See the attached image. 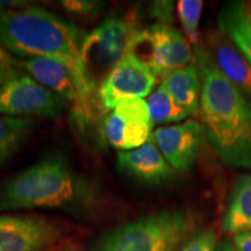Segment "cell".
<instances>
[{
	"label": "cell",
	"instance_id": "cell-1",
	"mask_svg": "<svg viewBox=\"0 0 251 251\" xmlns=\"http://www.w3.org/2000/svg\"><path fill=\"white\" fill-rule=\"evenodd\" d=\"M102 201L100 185L75 170L61 153L46 156L0 190V212L51 209L90 219L98 214Z\"/></svg>",
	"mask_w": 251,
	"mask_h": 251
},
{
	"label": "cell",
	"instance_id": "cell-6",
	"mask_svg": "<svg viewBox=\"0 0 251 251\" xmlns=\"http://www.w3.org/2000/svg\"><path fill=\"white\" fill-rule=\"evenodd\" d=\"M127 54L144 65L157 79L194 62L190 42L171 25L156 23L140 29L131 40Z\"/></svg>",
	"mask_w": 251,
	"mask_h": 251
},
{
	"label": "cell",
	"instance_id": "cell-10",
	"mask_svg": "<svg viewBox=\"0 0 251 251\" xmlns=\"http://www.w3.org/2000/svg\"><path fill=\"white\" fill-rule=\"evenodd\" d=\"M61 236V227L42 216H0V251H43Z\"/></svg>",
	"mask_w": 251,
	"mask_h": 251
},
{
	"label": "cell",
	"instance_id": "cell-15",
	"mask_svg": "<svg viewBox=\"0 0 251 251\" xmlns=\"http://www.w3.org/2000/svg\"><path fill=\"white\" fill-rule=\"evenodd\" d=\"M218 27L251 64V5L243 1L225 5L218 14Z\"/></svg>",
	"mask_w": 251,
	"mask_h": 251
},
{
	"label": "cell",
	"instance_id": "cell-7",
	"mask_svg": "<svg viewBox=\"0 0 251 251\" xmlns=\"http://www.w3.org/2000/svg\"><path fill=\"white\" fill-rule=\"evenodd\" d=\"M65 102L27 74H15L0 86V115L57 119Z\"/></svg>",
	"mask_w": 251,
	"mask_h": 251
},
{
	"label": "cell",
	"instance_id": "cell-13",
	"mask_svg": "<svg viewBox=\"0 0 251 251\" xmlns=\"http://www.w3.org/2000/svg\"><path fill=\"white\" fill-rule=\"evenodd\" d=\"M117 166L122 174L148 185H162L175 178V170L151 139L140 148L121 151Z\"/></svg>",
	"mask_w": 251,
	"mask_h": 251
},
{
	"label": "cell",
	"instance_id": "cell-22",
	"mask_svg": "<svg viewBox=\"0 0 251 251\" xmlns=\"http://www.w3.org/2000/svg\"><path fill=\"white\" fill-rule=\"evenodd\" d=\"M62 7L72 15L77 17H92L99 13L105 6V2L96 0H64Z\"/></svg>",
	"mask_w": 251,
	"mask_h": 251
},
{
	"label": "cell",
	"instance_id": "cell-9",
	"mask_svg": "<svg viewBox=\"0 0 251 251\" xmlns=\"http://www.w3.org/2000/svg\"><path fill=\"white\" fill-rule=\"evenodd\" d=\"M148 105L142 98H126L103 119V136L107 146L122 151L142 147L152 134Z\"/></svg>",
	"mask_w": 251,
	"mask_h": 251
},
{
	"label": "cell",
	"instance_id": "cell-19",
	"mask_svg": "<svg viewBox=\"0 0 251 251\" xmlns=\"http://www.w3.org/2000/svg\"><path fill=\"white\" fill-rule=\"evenodd\" d=\"M147 105L152 124H174L183 121L188 117L187 113L175 101L163 83L149 97Z\"/></svg>",
	"mask_w": 251,
	"mask_h": 251
},
{
	"label": "cell",
	"instance_id": "cell-12",
	"mask_svg": "<svg viewBox=\"0 0 251 251\" xmlns=\"http://www.w3.org/2000/svg\"><path fill=\"white\" fill-rule=\"evenodd\" d=\"M156 80L148 69L127 54L100 84L98 98L102 107L109 112L122 99L149 96Z\"/></svg>",
	"mask_w": 251,
	"mask_h": 251
},
{
	"label": "cell",
	"instance_id": "cell-21",
	"mask_svg": "<svg viewBox=\"0 0 251 251\" xmlns=\"http://www.w3.org/2000/svg\"><path fill=\"white\" fill-rule=\"evenodd\" d=\"M216 234L211 228H203L191 234L176 251H215Z\"/></svg>",
	"mask_w": 251,
	"mask_h": 251
},
{
	"label": "cell",
	"instance_id": "cell-24",
	"mask_svg": "<svg viewBox=\"0 0 251 251\" xmlns=\"http://www.w3.org/2000/svg\"><path fill=\"white\" fill-rule=\"evenodd\" d=\"M18 67L19 63L15 62L13 56L0 45V76L4 77L5 79H8L9 77L18 74Z\"/></svg>",
	"mask_w": 251,
	"mask_h": 251
},
{
	"label": "cell",
	"instance_id": "cell-18",
	"mask_svg": "<svg viewBox=\"0 0 251 251\" xmlns=\"http://www.w3.org/2000/svg\"><path fill=\"white\" fill-rule=\"evenodd\" d=\"M33 119L0 115V166L18 151L34 129Z\"/></svg>",
	"mask_w": 251,
	"mask_h": 251
},
{
	"label": "cell",
	"instance_id": "cell-8",
	"mask_svg": "<svg viewBox=\"0 0 251 251\" xmlns=\"http://www.w3.org/2000/svg\"><path fill=\"white\" fill-rule=\"evenodd\" d=\"M19 67L65 102L77 105L98 92L87 85L77 59L59 56L35 57L20 62Z\"/></svg>",
	"mask_w": 251,
	"mask_h": 251
},
{
	"label": "cell",
	"instance_id": "cell-5",
	"mask_svg": "<svg viewBox=\"0 0 251 251\" xmlns=\"http://www.w3.org/2000/svg\"><path fill=\"white\" fill-rule=\"evenodd\" d=\"M139 30V24L134 15L114 14L86 34L79 62L91 90L98 91L109 72L127 55L131 40Z\"/></svg>",
	"mask_w": 251,
	"mask_h": 251
},
{
	"label": "cell",
	"instance_id": "cell-23",
	"mask_svg": "<svg viewBox=\"0 0 251 251\" xmlns=\"http://www.w3.org/2000/svg\"><path fill=\"white\" fill-rule=\"evenodd\" d=\"M175 2L174 1H153L150 5L149 13L158 20L159 24L171 25L175 21Z\"/></svg>",
	"mask_w": 251,
	"mask_h": 251
},
{
	"label": "cell",
	"instance_id": "cell-17",
	"mask_svg": "<svg viewBox=\"0 0 251 251\" xmlns=\"http://www.w3.org/2000/svg\"><path fill=\"white\" fill-rule=\"evenodd\" d=\"M226 234L251 230V174L237 178L222 219Z\"/></svg>",
	"mask_w": 251,
	"mask_h": 251
},
{
	"label": "cell",
	"instance_id": "cell-3",
	"mask_svg": "<svg viewBox=\"0 0 251 251\" xmlns=\"http://www.w3.org/2000/svg\"><path fill=\"white\" fill-rule=\"evenodd\" d=\"M86 33L36 6L0 11V45L20 57L59 56L79 61Z\"/></svg>",
	"mask_w": 251,
	"mask_h": 251
},
{
	"label": "cell",
	"instance_id": "cell-4",
	"mask_svg": "<svg viewBox=\"0 0 251 251\" xmlns=\"http://www.w3.org/2000/svg\"><path fill=\"white\" fill-rule=\"evenodd\" d=\"M193 220L181 209H164L99 235L90 251H176L191 235Z\"/></svg>",
	"mask_w": 251,
	"mask_h": 251
},
{
	"label": "cell",
	"instance_id": "cell-2",
	"mask_svg": "<svg viewBox=\"0 0 251 251\" xmlns=\"http://www.w3.org/2000/svg\"><path fill=\"white\" fill-rule=\"evenodd\" d=\"M201 81L200 117L206 139L226 165L251 169V102L220 71L206 47L194 46Z\"/></svg>",
	"mask_w": 251,
	"mask_h": 251
},
{
	"label": "cell",
	"instance_id": "cell-26",
	"mask_svg": "<svg viewBox=\"0 0 251 251\" xmlns=\"http://www.w3.org/2000/svg\"><path fill=\"white\" fill-rule=\"evenodd\" d=\"M215 251H236V249H235L234 244L231 243L230 240L225 238V240H222L221 242L218 244Z\"/></svg>",
	"mask_w": 251,
	"mask_h": 251
},
{
	"label": "cell",
	"instance_id": "cell-20",
	"mask_svg": "<svg viewBox=\"0 0 251 251\" xmlns=\"http://www.w3.org/2000/svg\"><path fill=\"white\" fill-rule=\"evenodd\" d=\"M203 2L200 0H179L176 5L177 17L183 27L185 37L192 45H199V23Z\"/></svg>",
	"mask_w": 251,
	"mask_h": 251
},
{
	"label": "cell",
	"instance_id": "cell-11",
	"mask_svg": "<svg viewBox=\"0 0 251 251\" xmlns=\"http://www.w3.org/2000/svg\"><path fill=\"white\" fill-rule=\"evenodd\" d=\"M205 137L202 124L187 120L184 124L157 128L150 139L174 170L186 174L196 164Z\"/></svg>",
	"mask_w": 251,
	"mask_h": 251
},
{
	"label": "cell",
	"instance_id": "cell-16",
	"mask_svg": "<svg viewBox=\"0 0 251 251\" xmlns=\"http://www.w3.org/2000/svg\"><path fill=\"white\" fill-rule=\"evenodd\" d=\"M162 83L188 115L199 117L201 81L196 62L169 74Z\"/></svg>",
	"mask_w": 251,
	"mask_h": 251
},
{
	"label": "cell",
	"instance_id": "cell-25",
	"mask_svg": "<svg viewBox=\"0 0 251 251\" xmlns=\"http://www.w3.org/2000/svg\"><path fill=\"white\" fill-rule=\"evenodd\" d=\"M233 241L236 251H251V230L235 234Z\"/></svg>",
	"mask_w": 251,
	"mask_h": 251
},
{
	"label": "cell",
	"instance_id": "cell-27",
	"mask_svg": "<svg viewBox=\"0 0 251 251\" xmlns=\"http://www.w3.org/2000/svg\"><path fill=\"white\" fill-rule=\"evenodd\" d=\"M6 79H5V78L4 77H1V76H0V86H1L2 85V83H4V81H5Z\"/></svg>",
	"mask_w": 251,
	"mask_h": 251
},
{
	"label": "cell",
	"instance_id": "cell-14",
	"mask_svg": "<svg viewBox=\"0 0 251 251\" xmlns=\"http://www.w3.org/2000/svg\"><path fill=\"white\" fill-rule=\"evenodd\" d=\"M209 52L220 71L241 92L251 98V64L221 31H213L208 37Z\"/></svg>",
	"mask_w": 251,
	"mask_h": 251
}]
</instances>
